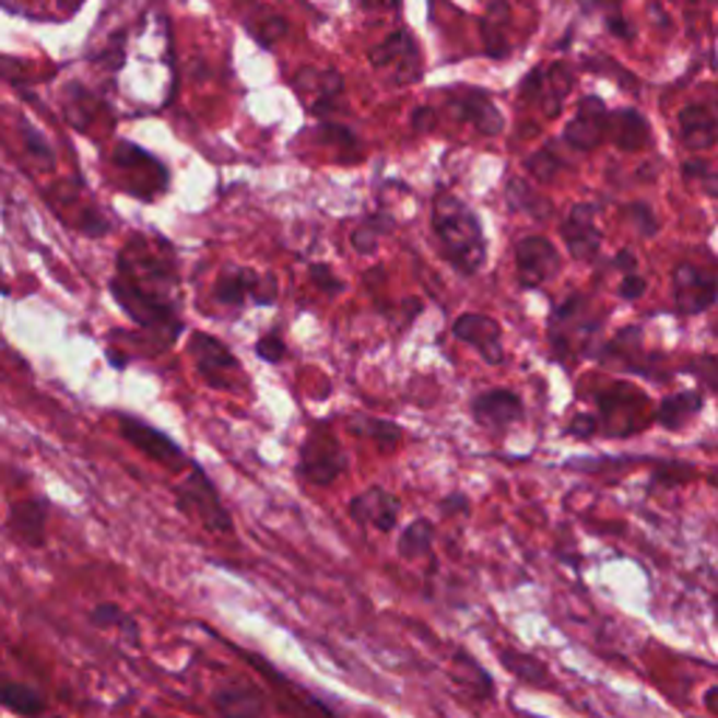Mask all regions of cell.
I'll return each instance as SVG.
<instances>
[{
	"instance_id": "obj_1",
	"label": "cell",
	"mask_w": 718,
	"mask_h": 718,
	"mask_svg": "<svg viewBox=\"0 0 718 718\" xmlns=\"http://www.w3.org/2000/svg\"><path fill=\"white\" fill-rule=\"evenodd\" d=\"M433 227L455 270L474 275L485 264L483 227L467 202L449 191H440L433 205Z\"/></svg>"
},
{
	"instance_id": "obj_2",
	"label": "cell",
	"mask_w": 718,
	"mask_h": 718,
	"mask_svg": "<svg viewBox=\"0 0 718 718\" xmlns=\"http://www.w3.org/2000/svg\"><path fill=\"white\" fill-rule=\"evenodd\" d=\"M177 508L186 517L200 519L202 528L211 533H234V519L222 505L216 485L208 480V474L200 467H191L188 478L177 485Z\"/></svg>"
},
{
	"instance_id": "obj_3",
	"label": "cell",
	"mask_w": 718,
	"mask_h": 718,
	"mask_svg": "<svg viewBox=\"0 0 718 718\" xmlns=\"http://www.w3.org/2000/svg\"><path fill=\"white\" fill-rule=\"evenodd\" d=\"M110 290L118 304H121V309L127 311L136 323H141L143 329H166L168 340H175V337L180 334L183 323L177 320L175 304H168L166 298H161V295H155V292L150 290H143L136 281L123 279V275L113 279Z\"/></svg>"
},
{
	"instance_id": "obj_4",
	"label": "cell",
	"mask_w": 718,
	"mask_h": 718,
	"mask_svg": "<svg viewBox=\"0 0 718 718\" xmlns=\"http://www.w3.org/2000/svg\"><path fill=\"white\" fill-rule=\"evenodd\" d=\"M345 472V452L326 427L311 429L301 447L298 474L311 485H331Z\"/></svg>"
},
{
	"instance_id": "obj_5",
	"label": "cell",
	"mask_w": 718,
	"mask_h": 718,
	"mask_svg": "<svg viewBox=\"0 0 718 718\" xmlns=\"http://www.w3.org/2000/svg\"><path fill=\"white\" fill-rule=\"evenodd\" d=\"M514 264H517L519 284L528 286V290L548 284L562 270L558 250L544 236H522L514 245Z\"/></svg>"
},
{
	"instance_id": "obj_6",
	"label": "cell",
	"mask_w": 718,
	"mask_h": 718,
	"mask_svg": "<svg viewBox=\"0 0 718 718\" xmlns=\"http://www.w3.org/2000/svg\"><path fill=\"white\" fill-rule=\"evenodd\" d=\"M673 304L682 315H702L716 304V275L702 267L680 264L673 270Z\"/></svg>"
},
{
	"instance_id": "obj_7",
	"label": "cell",
	"mask_w": 718,
	"mask_h": 718,
	"mask_svg": "<svg viewBox=\"0 0 718 718\" xmlns=\"http://www.w3.org/2000/svg\"><path fill=\"white\" fill-rule=\"evenodd\" d=\"M118 424H121V435L130 440L132 447L141 449L143 455H150L152 460H157L163 467L180 469L186 463V452L177 447L175 440L168 438L166 433H161V429L150 427L146 421L136 419V415H121Z\"/></svg>"
},
{
	"instance_id": "obj_8",
	"label": "cell",
	"mask_w": 718,
	"mask_h": 718,
	"mask_svg": "<svg viewBox=\"0 0 718 718\" xmlns=\"http://www.w3.org/2000/svg\"><path fill=\"white\" fill-rule=\"evenodd\" d=\"M401 505L388 489H365L363 494H356L349 503V514L356 525H365V528H374V531H393L396 522H399Z\"/></svg>"
},
{
	"instance_id": "obj_9",
	"label": "cell",
	"mask_w": 718,
	"mask_h": 718,
	"mask_svg": "<svg viewBox=\"0 0 718 718\" xmlns=\"http://www.w3.org/2000/svg\"><path fill=\"white\" fill-rule=\"evenodd\" d=\"M562 236L567 250L576 259L589 261L596 259L601 250V231L596 225V208L592 205H573L569 214L562 222Z\"/></svg>"
},
{
	"instance_id": "obj_10",
	"label": "cell",
	"mask_w": 718,
	"mask_h": 718,
	"mask_svg": "<svg viewBox=\"0 0 718 718\" xmlns=\"http://www.w3.org/2000/svg\"><path fill=\"white\" fill-rule=\"evenodd\" d=\"M452 334L458 337L460 343H469L478 349L489 365H503V343H499V323L485 315H460L452 326Z\"/></svg>"
},
{
	"instance_id": "obj_11",
	"label": "cell",
	"mask_w": 718,
	"mask_h": 718,
	"mask_svg": "<svg viewBox=\"0 0 718 718\" xmlns=\"http://www.w3.org/2000/svg\"><path fill=\"white\" fill-rule=\"evenodd\" d=\"M607 104L598 96L584 98L581 107H578V116L573 118V121L567 123V130H564V141H567L573 150H596L598 143L607 138Z\"/></svg>"
},
{
	"instance_id": "obj_12",
	"label": "cell",
	"mask_w": 718,
	"mask_h": 718,
	"mask_svg": "<svg viewBox=\"0 0 718 718\" xmlns=\"http://www.w3.org/2000/svg\"><path fill=\"white\" fill-rule=\"evenodd\" d=\"M472 415L483 427L505 429L508 424L522 419V399L505 388L485 390L472 401Z\"/></svg>"
},
{
	"instance_id": "obj_13",
	"label": "cell",
	"mask_w": 718,
	"mask_h": 718,
	"mask_svg": "<svg viewBox=\"0 0 718 718\" xmlns=\"http://www.w3.org/2000/svg\"><path fill=\"white\" fill-rule=\"evenodd\" d=\"M214 707L222 718H270L259 691L247 685H225L214 693Z\"/></svg>"
},
{
	"instance_id": "obj_14",
	"label": "cell",
	"mask_w": 718,
	"mask_h": 718,
	"mask_svg": "<svg viewBox=\"0 0 718 718\" xmlns=\"http://www.w3.org/2000/svg\"><path fill=\"white\" fill-rule=\"evenodd\" d=\"M460 118H467L478 127L483 136H499L503 132V113L497 110V104L489 98L485 91H467L463 98H458Z\"/></svg>"
},
{
	"instance_id": "obj_15",
	"label": "cell",
	"mask_w": 718,
	"mask_h": 718,
	"mask_svg": "<svg viewBox=\"0 0 718 718\" xmlns=\"http://www.w3.org/2000/svg\"><path fill=\"white\" fill-rule=\"evenodd\" d=\"M680 132L687 150L693 152L710 150L718 136L716 116H713L707 107H699V104H696V107H685V110L680 113Z\"/></svg>"
},
{
	"instance_id": "obj_16",
	"label": "cell",
	"mask_w": 718,
	"mask_h": 718,
	"mask_svg": "<svg viewBox=\"0 0 718 718\" xmlns=\"http://www.w3.org/2000/svg\"><path fill=\"white\" fill-rule=\"evenodd\" d=\"M191 354L197 356V363H200V370L205 374L208 382H214L216 370H239L236 356L211 334L191 337Z\"/></svg>"
},
{
	"instance_id": "obj_17",
	"label": "cell",
	"mask_w": 718,
	"mask_h": 718,
	"mask_svg": "<svg viewBox=\"0 0 718 718\" xmlns=\"http://www.w3.org/2000/svg\"><path fill=\"white\" fill-rule=\"evenodd\" d=\"M607 132H612V138H615V143L621 150H632V152L643 150L648 143V138H651L646 118H643L637 110H621L615 113V116L609 113Z\"/></svg>"
},
{
	"instance_id": "obj_18",
	"label": "cell",
	"mask_w": 718,
	"mask_h": 718,
	"mask_svg": "<svg viewBox=\"0 0 718 718\" xmlns=\"http://www.w3.org/2000/svg\"><path fill=\"white\" fill-rule=\"evenodd\" d=\"M259 279L261 275L245 270V267H227L222 279L216 281V301L225 306H245V301H252V295H256Z\"/></svg>"
},
{
	"instance_id": "obj_19",
	"label": "cell",
	"mask_w": 718,
	"mask_h": 718,
	"mask_svg": "<svg viewBox=\"0 0 718 718\" xmlns=\"http://www.w3.org/2000/svg\"><path fill=\"white\" fill-rule=\"evenodd\" d=\"M511 23V7L505 0H497L489 7L483 17V39H485V54L492 59L508 57L511 46L505 43V26Z\"/></svg>"
},
{
	"instance_id": "obj_20",
	"label": "cell",
	"mask_w": 718,
	"mask_h": 718,
	"mask_svg": "<svg viewBox=\"0 0 718 718\" xmlns=\"http://www.w3.org/2000/svg\"><path fill=\"white\" fill-rule=\"evenodd\" d=\"M9 528L17 533L23 542L28 544H43L46 537V508L39 503H17L12 505L9 514Z\"/></svg>"
},
{
	"instance_id": "obj_21",
	"label": "cell",
	"mask_w": 718,
	"mask_h": 718,
	"mask_svg": "<svg viewBox=\"0 0 718 718\" xmlns=\"http://www.w3.org/2000/svg\"><path fill=\"white\" fill-rule=\"evenodd\" d=\"M702 410V393L699 390H685V393L668 396L657 410V421L666 429H680L685 427L687 421Z\"/></svg>"
},
{
	"instance_id": "obj_22",
	"label": "cell",
	"mask_w": 718,
	"mask_h": 718,
	"mask_svg": "<svg viewBox=\"0 0 718 718\" xmlns=\"http://www.w3.org/2000/svg\"><path fill=\"white\" fill-rule=\"evenodd\" d=\"M370 62L376 68H388L393 62H410V66H419V48H415L410 32H393L382 46H376L370 51Z\"/></svg>"
},
{
	"instance_id": "obj_23",
	"label": "cell",
	"mask_w": 718,
	"mask_h": 718,
	"mask_svg": "<svg viewBox=\"0 0 718 718\" xmlns=\"http://www.w3.org/2000/svg\"><path fill=\"white\" fill-rule=\"evenodd\" d=\"M433 537L435 528L427 519H415L410 522L399 539V556L408 558V562H419V558H427L433 553Z\"/></svg>"
},
{
	"instance_id": "obj_24",
	"label": "cell",
	"mask_w": 718,
	"mask_h": 718,
	"mask_svg": "<svg viewBox=\"0 0 718 718\" xmlns=\"http://www.w3.org/2000/svg\"><path fill=\"white\" fill-rule=\"evenodd\" d=\"M505 197H508V205L514 208V211H522V214L533 216V220H548V214L553 211L551 200H544V197H539L537 191H533L531 186L525 180H511L508 183V191H505Z\"/></svg>"
},
{
	"instance_id": "obj_25",
	"label": "cell",
	"mask_w": 718,
	"mask_h": 718,
	"mask_svg": "<svg viewBox=\"0 0 718 718\" xmlns=\"http://www.w3.org/2000/svg\"><path fill=\"white\" fill-rule=\"evenodd\" d=\"M0 705L28 718L39 716V713L46 710V705L39 699V693L28 685H20V682H7V685H0Z\"/></svg>"
},
{
	"instance_id": "obj_26",
	"label": "cell",
	"mask_w": 718,
	"mask_h": 718,
	"mask_svg": "<svg viewBox=\"0 0 718 718\" xmlns=\"http://www.w3.org/2000/svg\"><path fill=\"white\" fill-rule=\"evenodd\" d=\"M499 660H503V666L508 668L514 676H519V680L531 682V685H539V682L548 685V668H544L537 657H528V654L522 651H503L499 654Z\"/></svg>"
},
{
	"instance_id": "obj_27",
	"label": "cell",
	"mask_w": 718,
	"mask_h": 718,
	"mask_svg": "<svg viewBox=\"0 0 718 718\" xmlns=\"http://www.w3.org/2000/svg\"><path fill=\"white\" fill-rule=\"evenodd\" d=\"M544 84H548V93H542L539 102H544V116L553 118L562 110L564 96L573 91V76H569V71L564 66H553L551 79H544Z\"/></svg>"
},
{
	"instance_id": "obj_28",
	"label": "cell",
	"mask_w": 718,
	"mask_h": 718,
	"mask_svg": "<svg viewBox=\"0 0 718 718\" xmlns=\"http://www.w3.org/2000/svg\"><path fill=\"white\" fill-rule=\"evenodd\" d=\"M351 433L365 435V438H374L385 447H396L401 438V429L390 421H379V419H354L351 421Z\"/></svg>"
},
{
	"instance_id": "obj_29",
	"label": "cell",
	"mask_w": 718,
	"mask_h": 718,
	"mask_svg": "<svg viewBox=\"0 0 718 718\" xmlns=\"http://www.w3.org/2000/svg\"><path fill=\"white\" fill-rule=\"evenodd\" d=\"M390 227H393V222H390L388 216L376 214V216H370V220H365L363 225L356 227L354 236H351V242H354V247L360 252H374L376 245H379V236L388 234Z\"/></svg>"
},
{
	"instance_id": "obj_30",
	"label": "cell",
	"mask_w": 718,
	"mask_h": 718,
	"mask_svg": "<svg viewBox=\"0 0 718 718\" xmlns=\"http://www.w3.org/2000/svg\"><path fill=\"white\" fill-rule=\"evenodd\" d=\"M528 168H531V175L537 177V180L548 183L556 177V172L562 168V161H558L551 150H542L539 155L528 157Z\"/></svg>"
},
{
	"instance_id": "obj_31",
	"label": "cell",
	"mask_w": 718,
	"mask_h": 718,
	"mask_svg": "<svg viewBox=\"0 0 718 718\" xmlns=\"http://www.w3.org/2000/svg\"><path fill=\"white\" fill-rule=\"evenodd\" d=\"M626 216L635 222L643 236H654L660 231V222H657V216H654V211L646 202H632V205L626 208Z\"/></svg>"
},
{
	"instance_id": "obj_32",
	"label": "cell",
	"mask_w": 718,
	"mask_h": 718,
	"mask_svg": "<svg viewBox=\"0 0 718 718\" xmlns=\"http://www.w3.org/2000/svg\"><path fill=\"white\" fill-rule=\"evenodd\" d=\"M93 621L98 623V626H123V632H136V623L130 621V617L123 615L121 609L116 607V603H102V607L93 612Z\"/></svg>"
},
{
	"instance_id": "obj_33",
	"label": "cell",
	"mask_w": 718,
	"mask_h": 718,
	"mask_svg": "<svg viewBox=\"0 0 718 718\" xmlns=\"http://www.w3.org/2000/svg\"><path fill=\"white\" fill-rule=\"evenodd\" d=\"M256 354H259L264 363H281L286 356V345L279 334H267L256 343Z\"/></svg>"
},
{
	"instance_id": "obj_34",
	"label": "cell",
	"mask_w": 718,
	"mask_h": 718,
	"mask_svg": "<svg viewBox=\"0 0 718 718\" xmlns=\"http://www.w3.org/2000/svg\"><path fill=\"white\" fill-rule=\"evenodd\" d=\"M311 281H315V286H318V290H323L326 295H337V292L345 290V284L337 279L329 264H315V267H311Z\"/></svg>"
},
{
	"instance_id": "obj_35",
	"label": "cell",
	"mask_w": 718,
	"mask_h": 718,
	"mask_svg": "<svg viewBox=\"0 0 718 718\" xmlns=\"http://www.w3.org/2000/svg\"><path fill=\"white\" fill-rule=\"evenodd\" d=\"M284 34H286V20L275 17V14H270V20H267V23H261V26L256 28V37H259L261 46H272V43H279Z\"/></svg>"
},
{
	"instance_id": "obj_36",
	"label": "cell",
	"mask_w": 718,
	"mask_h": 718,
	"mask_svg": "<svg viewBox=\"0 0 718 718\" xmlns=\"http://www.w3.org/2000/svg\"><path fill=\"white\" fill-rule=\"evenodd\" d=\"M275 298H279V281L272 279V275H261L259 286H256V295H252V304L270 306L275 304Z\"/></svg>"
},
{
	"instance_id": "obj_37",
	"label": "cell",
	"mask_w": 718,
	"mask_h": 718,
	"mask_svg": "<svg viewBox=\"0 0 718 718\" xmlns=\"http://www.w3.org/2000/svg\"><path fill=\"white\" fill-rule=\"evenodd\" d=\"M544 87V71L542 68H537V71L528 73V79L522 82V91H519V96L525 98V102H539V93H542Z\"/></svg>"
},
{
	"instance_id": "obj_38",
	"label": "cell",
	"mask_w": 718,
	"mask_h": 718,
	"mask_svg": "<svg viewBox=\"0 0 718 718\" xmlns=\"http://www.w3.org/2000/svg\"><path fill=\"white\" fill-rule=\"evenodd\" d=\"M596 429H598L596 415L581 413V415H576V419H573V424H569L567 433H569V435H576V438H589V435L596 433Z\"/></svg>"
},
{
	"instance_id": "obj_39",
	"label": "cell",
	"mask_w": 718,
	"mask_h": 718,
	"mask_svg": "<svg viewBox=\"0 0 718 718\" xmlns=\"http://www.w3.org/2000/svg\"><path fill=\"white\" fill-rule=\"evenodd\" d=\"M646 295V281L640 275H626L621 284V298L623 301H637Z\"/></svg>"
},
{
	"instance_id": "obj_40",
	"label": "cell",
	"mask_w": 718,
	"mask_h": 718,
	"mask_svg": "<svg viewBox=\"0 0 718 718\" xmlns=\"http://www.w3.org/2000/svg\"><path fill=\"white\" fill-rule=\"evenodd\" d=\"M23 132H26V143H28V150H32L34 155L39 157V161L51 163V161H54V155H51V150H48V143L43 141V138H39L37 132H32V130H23Z\"/></svg>"
},
{
	"instance_id": "obj_41",
	"label": "cell",
	"mask_w": 718,
	"mask_h": 718,
	"mask_svg": "<svg viewBox=\"0 0 718 718\" xmlns=\"http://www.w3.org/2000/svg\"><path fill=\"white\" fill-rule=\"evenodd\" d=\"M433 121H435V113L433 110H424V107H421V110L413 113V127L419 132L433 130Z\"/></svg>"
},
{
	"instance_id": "obj_42",
	"label": "cell",
	"mask_w": 718,
	"mask_h": 718,
	"mask_svg": "<svg viewBox=\"0 0 718 718\" xmlns=\"http://www.w3.org/2000/svg\"><path fill=\"white\" fill-rule=\"evenodd\" d=\"M685 175L687 177H713V172L705 161H696V163H685Z\"/></svg>"
},
{
	"instance_id": "obj_43",
	"label": "cell",
	"mask_w": 718,
	"mask_h": 718,
	"mask_svg": "<svg viewBox=\"0 0 718 718\" xmlns=\"http://www.w3.org/2000/svg\"><path fill=\"white\" fill-rule=\"evenodd\" d=\"M635 264H637V261H635V256H632V252H628V250H621V252H617V259H615V267H617V270H623V272H626V275H628V272L635 270Z\"/></svg>"
},
{
	"instance_id": "obj_44",
	"label": "cell",
	"mask_w": 718,
	"mask_h": 718,
	"mask_svg": "<svg viewBox=\"0 0 718 718\" xmlns=\"http://www.w3.org/2000/svg\"><path fill=\"white\" fill-rule=\"evenodd\" d=\"M609 28H612V32H615L617 37H623V39L632 37V26H626V23H623L621 17H612V20H609Z\"/></svg>"
},
{
	"instance_id": "obj_45",
	"label": "cell",
	"mask_w": 718,
	"mask_h": 718,
	"mask_svg": "<svg viewBox=\"0 0 718 718\" xmlns=\"http://www.w3.org/2000/svg\"><path fill=\"white\" fill-rule=\"evenodd\" d=\"M444 508H447V511H455V508H460V511H467V508H469L467 497H460V494H455L452 499H447V503H444Z\"/></svg>"
},
{
	"instance_id": "obj_46",
	"label": "cell",
	"mask_w": 718,
	"mask_h": 718,
	"mask_svg": "<svg viewBox=\"0 0 718 718\" xmlns=\"http://www.w3.org/2000/svg\"><path fill=\"white\" fill-rule=\"evenodd\" d=\"M0 281H3V275H0ZM0 292H9V286H3V284H0Z\"/></svg>"
},
{
	"instance_id": "obj_47",
	"label": "cell",
	"mask_w": 718,
	"mask_h": 718,
	"mask_svg": "<svg viewBox=\"0 0 718 718\" xmlns=\"http://www.w3.org/2000/svg\"><path fill=\"white\" fill-rule=\"evenodd\" d=\"M522 718H542V716H531V713H522Z\"/></svg>"
}]
</instances>
